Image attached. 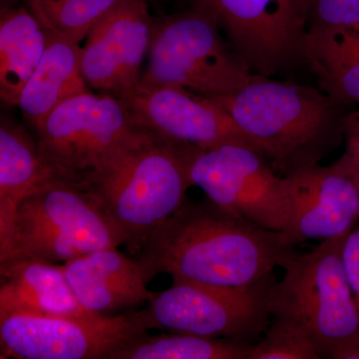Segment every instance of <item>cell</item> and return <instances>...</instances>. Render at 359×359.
I'll list each match as a JSON object with an SVG mask.
<instances>
[{
	"label": "cell",
	"mask_w": 359,
	"mask_h": 359,
	"mask_svg": "<svg viewBox=\"0 0 359 359\" xmlns=\"http://www.w3.org/2000/svg\"><path fill=\"white\" fill-rule=\"evenodd\" d=\"M294 252L280 231L233 216L205 198L186 199L144 243L137 261L148 283L167 273L173 282L243 287L263 282Z\"/></svg>",
	"instance_id": "obj_1"
},
{
	"label": "cell",
	"mask_w": 359,
	"mask_h": 359,
	"mask_svg": "<svg viewBox=\"0 0 359 359\" xmlns=\"http://www.w3.org/2000/svg\"><path fill=\"white\" fill-rule=\"evenodd\" d=\"M212 98L283 177L320 164L344 141L346 106L313 87L252 74L238 91Z\"/></svg>",
	"instance_id": "obj_2"
},
{
	"label": "cell",
	"mask_w": 359,
	"mask_h": 359,
	"mask_svg": "<svg viewBox=\"0 0 359 359\" xmlns=\"http://www.w3.org/2000/svg\"><path fill=\"white\" fill-rule=\"evenodd\" d=\"M193 148L153 135L73 185L96 200L125 245L139 252L185 202Z\"/></svg>",
	"instance_id": "obj_3"
},
{
	"label": "cell",
	"mask_w": 359,
	"mask_h": 359,
	"mask_svg": "<svg viewBox=\"0 0 359 359\" xmlns=\"http://www.w3.org/2000/svg\"><path fill=\"white\" fill-rule=\"evenodd\" d=\"M346 238H328L306 254L290 255L271 299L273 318L302 328L323 358L332 359L359 340L358 309L342 259Z\"/></svg>",
	"instance_id": "obj_4"
},
{
	"label": "cell",
	"mask_w": 359,
	"mask_h": 359,
	"mask_svg": "<svg viewBox=\"0 0 359 359\" xmlns=\"http://www.w3.org/2000/svg\"><path fill=\"white\" fill-rule=\"evenodd\" d=\"M149 62L137 88L182 87L208 97L229 95L252 76L219 35L218 18L204 4L153 20Z\"/></svg>",
	"instance_id": "obj_5"
},
{
	"label": "cell",
	"mask_w": 359,
	"mask_h": 359,
	"mask_svg": "<svg viewBox=\"0 0 359 359\" xmlns=\"http://www.w3.org/2000/svg\"><path fill=\"white\" fill-rule=\"evenodd\" d=\"M49 177L76 184L152 132L111 94L87 91L59 105L34 127Z\"/></svg>",
	"instance_id": "obj_6"
},
{
	"label": "cell",
	"mask_w": 359,
	"mask_h": 359,
	"mask_svg": "<svg viewBox=\"0 0 359 359\" xmlns=\"http://www.w3.org/2000/svg\"><path fill=\"white\" fill-rule=\"evenodd\" d=\"M125 245L124 238L96 200L73 184L48 178L21 201L16 214L11 257H27L49 263Z\"/></svg>",
	"instance_id": "obj_7"
},
{
	"label": "cell",
	"mask_w": 359,
	"mask_h": 359,
	"mask_svg": "<svg viewBox=\"0 0 359 359\" xmlns=\"http://www.w3.org/2000/svg\"><path fill=\"white\" fill-rule=\"evenodd\" d=\"M271 275L243 287L173 282L145 309L151 328L256 344L271 323Z\"/></svg>",
	"instance_id": "obj_8"
},
{
	"label": "cell",
	"mask_w": 359,
	"mask_h": 359,
	"mask_svg": "<svg viewBox=\"0 0 359 359\" xmlns=\"http://www.w3.org/2000/svg\"><path fill=\"white\" fill-rule=\"evenodd\" d=\"M189 181L224 211L268 230L282 231L289 217L285 177L252 149L240 145L201 150L189 158Z\"/></svg>",
	"instance_id": "obj_9"
},
{
	"label": "cell",
	"mask_w": 359,
	"mask_h": 359,
	"mask_svg": "<svg viewBox=\"0 0 359 359\" xmlns=\"http://www.w3.org/2000/svg\"><path fill=\"white\" fill-rule=\"evenodd\" d=\"M149 330L145 309L79 318L9 316L0 318L1 358L110 359Z\"/></svg>",
	"instance_id": "obj_10"
},
{
	"label": "cell",
	"mask_w": 359,
	"mask_h": 359,
	"mask_svg": "<svg viewBox=\"0 0 359 359\" xmlns=\"http://www.w3.org/2000/svg\"><path fill=\"white\" fill-rule=\"evenodd\" d=\"M218 18L233 50L255 74L271 77L302 59L306 0H195Z\"/></svg>",
	"instance_id": "obj_11"
},
{
	"label": "cell",
	"mask_w": 359,
	"mask_h": 359,
	"mask_svg": "<svg viewBox=\"0 0 359 359\" xmlns=\"http://www.w3.org/2000/svg\"><path fill=\"white\" fill-rule=\"evenodd\" d=\"M289 217L280 233L287 244L346 237L359 219V171L347 151L328 166L285 177Z\"/></svg>",
	"instance_id": "obj_12"
},
{
	"label": "cell",
	"mask_w": 359,
	"mask_h": 359,
	"mask_svg": "<svg viewBox=\"0 0 359 359\" xmlns=\"http://www.w3.org/2000/svg\"><path fill=\"white\" fill-rule=\"evenodd\" d=\"M119 99L137 124L165 140L201 150L245 146L261 154L228 111L212 97L182 87L160 86L136 88Z\"/></svg>",
	"instance_id": "obj_13"
},
{
	"label": "cell",
	"mask_w": 359,
	"mask_h": 359,
	"mask_svg": "<svg viewBox=\"0 0 359 359\" xmlns=\"http://www.w3.org/2000/svg\"><path fill=\"white\" fill-rule=\"evenodd\" d=\"M153 20L146 0H124L90 30L81 58L89 88L117 98L137 88Z\"/></svg>",
	"instance_id": "obj_14"
},
{
	"label": "cell",
	"mask_w": 359,
	"mask_h": 359,
	"mask_svg": "<svg viewBox=\"0 0 359 359\" xmlns=\"http://www.w3.org/2000/svg\"><path fill=\"white\" fill-rule=\"evenodd\" d=\"M117 249L96 250L62 264L71 289L90 313L112 316L154 297L139 262Z\"/></svg>",
	"instance_id": "obj_15"
},
{
	"label": "cell",
	"mask_w": 359,
	"mask_h": 359,
	"mask_svg": "<svg viewBox=\"0 0 359 359\" xmlns=\"http://www.w3.org/2000/svg\"><path fill=\"white\" fill-rule=\"evenodd\" d=\"M92 313L78 301L62 264L27 257L0 261V318H79Z\"/></svg>",
	"instance_id": "obj_16"
},
{
	"label": "cell",
	"mask_w": 359,
	"mask_h": 359,
	"mask_svg": "<svg viewBox=\"0 0 359 359\" xmlns=\"http://www.w3.org/2000/svg\"><path fill=\"white\" fill-rule=\"evenodd\" d=\"M46 32L44 55L23 87L18 107L33 126L68 99L89 91L80 43Z\"/></svg>",
	"instance_id": "obj_17"
},
{
	"label": "cell",
	"mask_w": 359,
	"mask_h": 359,
	"mask_svg": "<svg viewBox=\"0 0 359 359\" xmlns=\"http://www.w3.org/2000/svg\"><path fill=\"white\" fill-rule=\"evenodd\" d=\"M302 59L318 78L321 91L340 105H359V25L311 26Z\"/></svg>",
	"instance_id": "obj_18"
},
{
	"label": "cell",
	"mask_w": 359,
	"mask_h": 359,
	"mask_svg": "<svg viewBox=\"0 0 359 359\" xmlns=\"http://www.w3.org/2000/svg\"><path fill=\"white\" fill-rule=\"evenodd\" d=\"M50 178L40 157L37 140L20 124L1 116L0 121V259L8 252L21 201Z\"/></svg>",
	"instance_id": "obj_19"
},
{
	"label": "cell",
	"mask_w": 359,
	"mask_h": 359,
	"mask_svg": "<svg viewBox=\"0 0 359 359\" xmlns=\"http://www.w3.org/2000/svg\"><path fill=\"white\" fill-rule=\"evenodd\" d=\"M46 48V32L26 6H2L0 15V97L18 106L23 87Z\"/></svg>",
	"instance_id": "obj_20"
},
{
	"label": "cell",
	"mask_w": 359,
	"mask_h": 359,
	"mask_svg": "<svg viewBox=\"0 0 359 359\" xmlns=\"http://www.w3.org/2000/svg\"><path fill=\"white\" fill-rule=\"evenodd\" d=\"M254 344L243 340L172 332L131 340L110 359H248Z\"/></svg>",
	"instance_id": "obj_21"
},
{
	"label": "cell",
	"mask_w": 359,
	"mask_h": 359,
	"mask_svg": "<svg viewBox=\"0 0 359 359\" xmlns=\"http://www.w3.org/2000/svg\"><path fill=\"white\" fill-rule=\"evenodd\" d=\"M124 0H25L47 32L80 43L90 30Z\"/></svg>",
	"instance_id": "obj_22"
},
{
	"label": "cell",
	"mask_w": 359,
	"mask_h": 359,
	"mask_svg": "<svg viewBox=\"0 0 359 359\" xmlns=\"http://www.w3.org/2000/svg\"><path fill=\"white\" fill-rule=\"evenodd\" d=\"M320 351L302 328L289 321L271 318L261 339L250 349L248 359H321Z\"/></svg>",
	"instance_id": "obj_23"
},
{
	"label": "cell",
	"mask_w": 359,
	"mask_h": 359,
	"mask_svg": "<svg viewBox=\"0 0 359 359\" xmlns=\"http://www.w3.org/2000/svg\"><path fill=\"white\" fill-rule=\"evenodd\" d=\"M308 28L359 25V0H306Z\"/></svg>",
	"instance_id": "obj_24"
},
{
	"label": "cell",
	"mask_w": 359,
	"mask_h": 359,
	"mask_svg": "<svg viewBox=\"0 0 359 359\" xmlns=\"http://www.w3.org/2000/svg\"><path fill=\"white\" fill-rule=\"evenodd\" d=\"M342 259L359 313V229H353L347 236L342 250Z\"/></svg>",
	"instance_id": "obj_25"
},
{
	"label": "cell",
	"mask_w": 359,
	"mask_h": 359,
	"mask_svg": "<svg viewBox=\"0 0 359 359\" xmlns=\"http://www.w3.org/2000/svg\"><path fill=\"white\" fill-rule=\"evenodd\" d=\"M344 136L346 151L353 157L359 171V105L344 116Z\"/></svg>",
	"instance_id": "obj_26"
},
{
	"label": "cell",
	"mask_w": 359,
	"mask_h": 359,
	"mask_svg": "<svg viewBox=\"0 0 359 359\" xmlns=\"http://www.w3.org/2000/svg\"><path fill=\"white\" fill-rule=\"evenodd\" d=\"M2 2H6V4H7V2H11V1H13V0H1Z\"/></svg>",
	"instance_id": "obj_27"
}]
</instances>
